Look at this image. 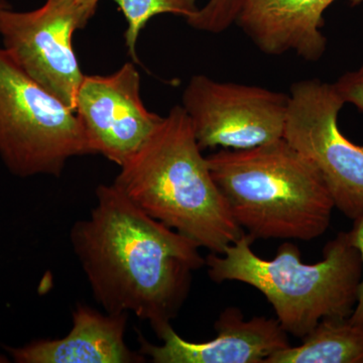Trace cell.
Masks as SVG:
<instances>
[{
  "mask_svg": "<svg viewBox=\"0 0 363 363\" xmlns=\"http://www.w3.org/2000/svg\"><path fill=\"white\" fill-rule=\"evenodd\" d=\"M156 220L222 255L245 233L234 220L182 105L162 117L113 182Z\"/></svg>",
  "mask_w": 363,
  "mask_h": 363,
  "instance_id": "7a4b0ae2",
  "label": "cell"
},
{
  "mask_svg": "<svg viewBox=\"0 0 363 363\" xmlns=\"http://www.w3.org/2000/svg\"><path fill=\"white\" fill-rule=\"evenodd\" d=\"M264 363H363V326L350 318H325L301 345L277 351Z\"/></svg>",
  "mask_w": 363,
  "mask_h": 363,
  "instance_id": "4fadbf2b",
  "label": "cell"
},
{
  "mask_svg": "<svg viewBox=\"0 0 363 363\" xmlns=\"http://www.w3.org/2000/svg\"><path fill=\"white\" fill-rule=\"evenodd\" d=\"M348 236L353 247L357 248L360 255L362 264V283H360L359 294L357 305L352 314L350 315V320L353 323L362 325L363 326V211L359 216L353 220L352 229L348 231Z\"/></svg>",
  "mask_w": 363,
  "mask_h": 363,
  "instance_id": "e0dca14e",
  "label": "cell"
},
{
  "mask_svg": "<svg viewBox=\"0 0 363 363\" xmlns=\"http://www.w3.org/2000/svg\"><path fill=\"white\" fill-rule=\"evenodd\" d=\"M344 104L334 84L317 79L294 83L283 138L319 172L335 208L354 220L363 211V145L339 130Z\"/></svg>",
  "mask_w": 363,
  "mask_h": 363,
  "instance_id": "8992f818",
  "label": "cell"
},
{
  "mask_svg": "<svg viewBox=\"0 0 363 363\" xmlns=\"http://www.w3.org/2000/svg\"><path fill=\"white\" fill-rule=\"evenodd\" d=\"M214 327L216 336L206 342L185 340L172 325L157 333L162 345L150 343L140 334L138 351L155 363H264L277 351L291 346L278 320H247L236 307L226 308Z\"/></svg>",
  "mask_w": 363,
  "mask_h": 363,
  "instance_id": "30bf717a",
  "label": "cell"
},
{
  "mask_svg": "<svg viewBox=\"0 0 363 363\" xmlns=\"http://www.w3.org/2000/svg\"><path fill=\"white\" fill-rule=\"evenodd\" d=\"M336 0H247L238 25L267 55L295 52L315 62L326 51L321 33L325 11ZM352 6L363 0H350Z\"/></svg>",
  "mask_w": 363,
  "mask_h": 363,
  "instance_id": "8fae6325",
  "label": "cell"
},
{
  "mask_svg": "<svg viewBox=\"0 0 363 363\" xmlns=\"http://www.w3.org/2000/svg\"><path fill=\"white\" fill-rule=\"evenodd\" d=\"M334 86L344 104L355 105L363 112V66L357 71L344 74Z\"/></svg>",
  "mask_w": 363,
  "mask_h": 363,
  "instance_id": "2e32d148",
  "label": "cell"
},
{
  "mask_svg": "<svg viewBox=\"0 0 363 363\" xmlns=\"http://www.w3.org/2000/svg\"><path fill=\"white\" fill-rule=\"evenodd\" d=\"M73 326L61 339L33 341L23 347H6L18 363H142L145 357L124 341L128 313H100L78 304Z\"/></svg>",
  "mask_w": 363,
  "mask_h": 363,
  "instance_id": "7c38bea8",
  "label": "cell"
},
{
  "mask_svg": "<svg viewBox=\"0 0 363 363\" xmlns=\"http://www.w3.org/2000/svg\"><path fill=\"white\" fill-rule=\"evenodd\" d=\"M94 155L75 111L33 81L0 48V157L13 175L60 177Z\"/></svg>",
  "mask_w": 363,
  "mask_h": 363,
  "instance_id": "5b68a950",
  "label": "cell"
},
{
  "mask_svg": "<svg viewBox=\"0 0 363 363\" xmlns=\"http://www.w3.org/2000/svg\"><path fill=\"white\" fill-rule=\"evenodd\" d=\"M86 25L65 0H47L30 11L0 9V37L11 58L38 84L75 111L84 74L73 37Z\"/></svg>",
  "mask_w": 363,
  "mask_h": 363,
  "instance_id": "ba28073f",
  "label": "cell"
},
{
  "mask_svg": "<svg viewBox=\"0 0 363 363\" xmlns=\"http://www.w3.org/2000/svg\"><path fill=\"white\" fill-rule=\"evenodd\" d=\"M247 233L222 255L211 252L205 266L212 281H240L259 291L274 308L281 328L304 338L325 318H350L357 303L362 264L348 233L325 245L324 259L305 264L297 245L286 241L274 259L252 250Z\"/></svg>",
  "mask_w": 363,
  "mask_h": 363,
  "instance_id": "277c9868",
  "label": "cell"
},
{
  "mask_svg": "<svg viewBox=\"0 0 363 363\" xmlns=\"http://www.w3.org/2000/svg\"><path fill=\"white\" fill-rule=\"evenodd\" d=\"M245 1L247 0H209L186 21L195 30L220 33L236 23Z\"/></svg>",
  "mask_w": 363,
  "mask_h": 363,
  "instance_id": "9a60e30c",
  "label": "cell"
},
{
  "mask_svg": "<svg viewBox=\"0 0 363 363\" xmlns=\"http://www.w3.org/2000/svg\"><path fill=\"white\" fill-rule=\"evenodd\" d=\"M121 9L126 23V48L133 63H138L136 45L138 37L150 18L162 13H173L184 16L186 20L194 16L199 7L197 0H113Z\"/></svg>",
  "mask_w": 363,
  "mask_h": 363,
  "instance_id": "5bb4252c",
  "label": "cell"
},
{
  "mask_svg": "<svg viewBox=\"0 0 363 363\" xmlns=\"http://www.w3.org/2000/svg\"><path fill=\"white\" fill-rule=\"evenodd\" d=\"M234 220L255 240H316L335 204L311 162L284 138L207 157Z\"/></svg>",
  "mask_w": 363,
  "mask_h": 363,
  "instance_id": "3957f363",
  "label": "cell"
},
{
  "mask_svg": "<svg viewBox=\"0 0 363 363\" xmlns=\"http://www.w3.org/2000/svg\"><path fill=\"white\" fill-rule=\"evenodd\" d=\"M288 105L285 93L205 75L193 76L182 97L202 150L252 149L283 138Z\"/></svg>",
  "mask_w": 363,
  "mask_h": 363,
  "instance_id": "52a82bcc",
  "label": "cell"
},
{
  "mask_svg": "<svg viewBox=\"0 0 363 363\" xmlns=\"http://www.w3.org/2000/svg\"><path fill=\"white\" fill-rule=\"evenodd\" d=\"M72 247L93 297L109 314L133 313L159 333L180 312L199 245L143 212L114 186L96 189L89 218L76 222Z\"/></svg>",
  "mask_w": 363,
  "mask_h": 363,
  "instance_id": "6da1fadb",
  "label": "cell"
},
{
  "mask_svg": "<svg viewBox=\"0 0 363 363\" xmlns=\"http://www.w3.org/2000/svg\"><path fill=\"white\" fill-rule=\"evenodd\" d=\"M65 1L77 9L85 25L87 26L88 21L94 16L100 0H65Z\"/></svg>",
  "mask_w": 363,
  "mask_h": 363,
  "instance_id": "ac0fdd59",
  "label": "cell"
},
{
  "mask_svg": "<svg viewBox=\"0 0 363 363\" xmlns=\"http://www.w3.org/2000/svg\"><path fill=\"white\" fill-rule=\"evenodd\" d=\"M75 111L94 155L119 167L162 119L143 104L140 73L131 62L111 75H84Z\"/></svg>",
  "mask_w": 363,
  "mask_h": 363,
  "instance_id": "9c48e42d",
  "label": "cell"
},
{
  "mask_svg": "<svg viewBox=\"0 0 363 363\" xmlns=\"http://www.w3.org/2000/svg\"><path fill=\"white\" fill-rule=\"evenodd\" d=\"M6 6H11V4H9V2L6 1V0H0V9H1V7Z\"/></svg>",
  "mask_w": 363,
  "mask_h": 363,
  "instance_id": "d6986e66",
  "label": "cell"
},
{
  "mask_svg": "<svg viewBox=\"0 0 363 363\" xmlns=\"http://www.w3.org/2000/svg\"><path fill=\"white\" fill-rule=\"evenodd\" d=\"M9 362V359L4 355L0 354V363Z\"/></svg>",
  "mask_w": 363,
  "mask_h": 363,
  "instance_id": "ffe728a7",
  "label": "cell"
}]
</instances>
